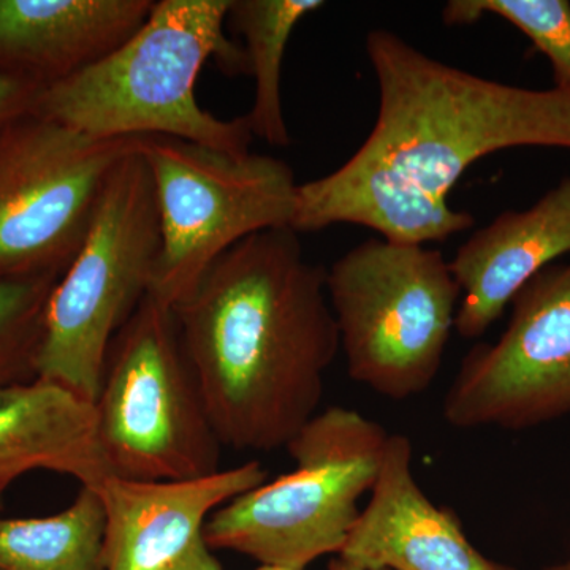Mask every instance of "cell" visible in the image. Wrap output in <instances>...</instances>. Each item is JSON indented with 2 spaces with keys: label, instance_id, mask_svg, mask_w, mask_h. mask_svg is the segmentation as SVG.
I'll return each mask as SVG.
<instances>
[{
  "label": "cell",
  "instance_id": "cell-1",
  "mask_svg": "<svg viewBox=\"0 0 570 570\" xmlns=\"http://www.w3.org/2000/svg\"><path fill=\"white\" fill-rule=\"evenodd\" d=\"M366 55L376 122L343 167L299 184L296 234L355 224L390 242H445L474 225L471 213L449 204L472 164L502 149H570V92L469 73L387 29L367 32Z\"/></svg>",
  "mask_w": 570,
  "mask_h": 570
},
{
  "label": "cell",
  "instance_id": "cell-2",
  "mask_svg": "<svg viewBox=\"0 0 570 570\" xmlns=\"http://www.w3.org/2000/svg\"><path fill=\"white\" fill-rule=\"evenodd\" d=\"M220 444L287 448L317 414L340 332L326 272L291 227L247 236L174 307Z\"/></svg>",
  "mask_w": 570,
  "mask_h": 570
},
{
  "label": "cell",
  "instance_id": "cell-3",
  "mask_svg": "<svg viewBox=\"0 0 570 570\" xmlns=\"http://www.w3.org/2000/svg\"><path fill=\"white\" fill-rule=\"evenodd\" d=\"M232 0H159L140 29L89 69L43 89L33 112L99 140L171 137L217 151L250 153L246 116L217 118L195 97L209 59L247 73L246 52L225 36Z\"/></svg>",
  "mask_w": 570,
  "mask_h": 570
},
{
  "label": "cell",
  "instance_id": "cell-4",
  "mask_svg": "<svg viewBox=\"0 0 570 570\" xmlns=\"http://www.w3.org/2000/svg\"><path fill=\"white\" fill-rule=\"evenodd\" d=\"M389 436L354 409H325L285 448L295 471L214 510L206 542L295 570L340 553L362 512L360 498L376 483Z\"/></svg>",
  "mask_w": 570,
  "mask_h": 570
},
{
  "label": "cell",
  "instance_id": "cell-5",
  "mask_svg": "<svg viewBox=\"0 0 570 570\" xmlns=\"http://www.w3.org/2000/svg\"><path fill=\"white\" fill-rule=\"evenodd\" d=\"M159 253L156 194L137 142L112 168L85 243L52 291L37 377L96 401L112 340L149 295Z\"/></svg>",
  "mask_w": 570,
  "mask_h": 570
},
{
  "label": "cell",
  "instance_id": "cell-6",
  "mask_svg": "<svg viewBox=\"0 0 570 570\" xmlns=\"http://www.w3.org/2000/svg\"><path fill=\"white\" fill-rule=\"evenodd\" d=\"M326 295L351 379L395 401L433 384L461 299L441 250L366 239L326 272Z\"/></svg>",
  "mask_w": 570,
  "mask_h": 570
},
{
  "label": "cell",
  "instance_id": "cell-7",
  "mask_svg": "<svg viewBox=\"0 0 570 570\" xmlns=\"http://www.w3.org/2000/svg\"><path fill=\"white\" fill-rule=\"evenodd\" d=\"M94 407L111 475L193 480L219 471L223 444L174 309L153 295L112 340Z\"/></svg>",
  "mask_w": 570,
  "mask_h": 570
},
{
  "label": "cell",
  "instance_id": "cell-8",
  "mask_svg": "<svg viewBox=\"0 0 570 570\" xmlns=\"http://www.w3.org/2000/svg\"><path fill=\"white\" fill-rule=\"evenodd\" d=\"M138 151L159 214L160 253L149 295L171 309L236 243L291 227L299 184L276 157L236 156L171 137H141Z\"/></svg>",
  "mask_w": 570,
  "mask_h": 570
},
{
  "label": "cell",
  "instance_id": "cell-9",
  "mask_svg": "<svg viewBox=\"0 0 570 570\" xmlns=\"http://www.w3.org/2000/svg\"><path fill=\"white\" fill-rule=\"evenodd\" d=\"M137 142L88 137L33 111L0 130V273L61 277L108 176Z\"/></svg>",
  "mask_w": 570,
  "mask_h": 570
},
{
  "label": "cell",
  "instance_id": "cell-10",
  "mask_svg": "<svg viewBox=\"0 0 570 570\" xmlns=\"http://www.w3.org/2000/svg\"><path fill=\"white\" fill-rule=\"evenodd\" d=\"M442 414L459 430H524L570 414V262L532 277L497 343L468 352Z\"/></svg>",
  "mask_w": 570,
  "mask_h": 570
},
{
  "label": "cell",
  "instance_id": "cell-11",
  "mask_svg": "<svg viewBox=\"0 0 570 570\" xmlns=\"http://www.w3.org/2000/svg\"><path fill=\"white\" fill-rule=\"evenodd\" d=\"M258 461L193 480L111 475L99 487L105 570H223L205 539L214 510L266 482Z\"/></svg>",
  "mask_w": 570,
  "mask_h": 570
},
{
  "label": "cell",
  "instance_id": "cell-12",
  "mask_svg": "<svg viewBox=\"0 0 570 570\" xmlns=\"http://www.w3.org/2000/svg\"><path fill=\"white\" fill-rule=\"evenodd\" d=\"M337 557L365 570H515L483 557L459 517L423 493L403 434H390L370 502Z\"/></svg>",
  "mask_w": 570,
  "mask_h": 570
},
{
  "label": "cell",
  "instance_id": "cell-13",
  "mask_svg": "<svg viewBox=\"0 0 570 570\" xmlns=\"http://www.w3.org/2000/svg\"><path fill=\"white\" fill-rule=\"evenodd\" d=\"M570 254V176L530 208L499 214L450 262L461 288L455 332L478 340L532 277Z\"/></svg>",
  "mask_w": 570,
  "mask_h": 570
},
{
  "label": "cell",
  "instance_id": "cell-14",
  "mask_svg": "<svg viewBox=\"0 0 570 570\" xmlns=\"http://www.w3.org/2000/svg\"><path fill=\"white\" fill-rule=\"evenodd\" d=\"M154 0H0V75L41 89L118 50Z\"/></svg>",
  "mask_w": 570,
  "mask_h": 570
},
{
  "label": "cell",
  "instance_id": "cell-15",
  "mask_svg": "<svg viewBox=\"0 0 570 570\" xmlns=\"http://www.w3.org/2000/svg\"><path fill=\"white\" fill-rule=\"evenodd\" d=\"M36 469L94 489L111 478L94 403L40 377L0 387V493Z\"/></svg>",
  "mask_w": 570,
  "mask_h": 570
},
{
  "label": "cell",
  "instance_id": "cell-16",
  "mask_svg": "<svg viewBox=\"0 0 570 570\" xmlns=\"http://www.w3.org/2000/svg\"><path fill=\"white\" fill-rule=\"evenodd\" d=\"M324 6L322 0H232L227 21L245 40L247 73L255 81L247 124L253 137L269 146L287 148L292 141L281 92L285 48L298 22Z\"/></svg>",
  "mask_w": 570,
  "mask_h": 570
},
{
  "label": "cell",
  "instance_id": "cell-17",
  "mask_svg": "<svg viewBox=\"0 0 570 570\" xmlns=\"http://www.w3.org/2000/svg\"><path fill=\"white\" fill-rule=\"evenodd\" d=\"M105 523L94 487L56 515L0 519V570H105Z\"/></svg>",
  "mask_w": 570,
  "mask_h": 570
},
{
  "label": "cell",
  "instance_id": "cell-18",
  "mask_svg": "<svg viewBox=\"0 0 570 570\" xmlns=\"http://www.w3.org/2000/svg\"><path fill=\"white\" fill-rule=\"evenodd\" d=\"M485 17L510 22L549 59L553 88L570 92V2L568 0H450L442 9L448 26L474 24Z\"/></svg>",
  "mask_w": 570,
  "mask_h": 570
},
{
  "label": "cell",
  "instance_id": "cell-19",
  "mask_svg": "<svg viewBox=\"0 0 570 570\" xmlns=\"http://www.w3.org/2000/svg\"><path fill=\"white\" fill-rule=\"evenodd\" d=\"M59 279L0 273V387L37 379L47 307Z\"/></svg>",
  "mask_w": 570,
  "mask_h": 570
},
{
  "label": "cell",
  "instance_id": "cell-20",
  "mask_svg": "<svg viewBox=\"0 0 570 570\" xmlns=\"http://www.w3.org/2000/svg\"><path fill=\"white\" fill-rule=\"evenodd\" d=\"M41 91L32 82L0 75V130L32 112Z\"/></svg>",
  "mask_w": 570,
  "mask_h": 570
},
{
  "label": "cell",
  "instance_id": "cell-21",
  "mask_svg": "<svg viewBox=\"0 0 570 570\" xmlns=\"http://www.w3.org/2000/svg\"><path fill=\"white\" fill-rule=\"evenodd\" d=\"M330 570H365L358 568V566L352 564V562L344 561L343 558H335L330 562Z\"/></svg>",
  "mask_w": 570,
  "mask_h": 570
},
{
  "label": "cell",
  "instance_id": "cell-22",
  "mask_svg": "<svg viewBox=\"0 0 570 570\" xmlns=\"http://www.w3.org/2000/svg\"><path fill=\"white\" fill-rule=\"evenodd\" d=\"M547 570H570V560Z\"/></svg>",
  "mask_w": 570,
  "mask_h": 570
},
{
  "label": "cell",
  "instance_id": "cell-23",
  "mask_svg": "<svg viewBox=\"0 0 570 570\" xmlns=\"http://www.w3.org/2000/svg\"><path fill=\"white\" fill-rule=\"evenodd\" d=\"M257 570H295V569L276 568V566H262V568L257 569Z\"/></svg>",
  "mask_w": 570,
  "mask_h": 570
},
{
  "label": "cell",
  "instance_id": "cell-24",
  "mask_svg": "<svg viewBox=\"0 0 570 570\" xmlns=\"http://www.w3.org/2000/svg\"><path fill=\"white\" fill-rule=\"evenodd\" d=\"M0 494H2V493H0Z\"/></svg>",
  "mask_w": 570,
  "mask_h": 570
}]
</instances>
